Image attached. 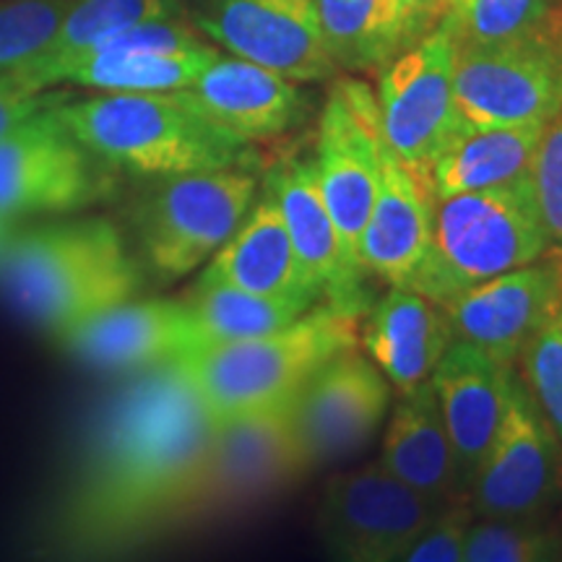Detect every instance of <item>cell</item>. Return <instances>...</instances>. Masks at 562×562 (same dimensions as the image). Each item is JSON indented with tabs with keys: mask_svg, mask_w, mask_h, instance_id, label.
<instances>
[{
	"mask_svg": "<svg viewBox=\"0 0 562 562\" xmlns=\"http://www.w3.org/2000/svg\"><path fill=\"white\" fill-rule=\"evenodd\" d=\"M211 432L175 360L140 370L89 435L58 513L63 550H128L186 521Z\"/></svg>",
	"mask_w": 562,
	"mask_h": 562,
	"instance_id": "6da1fadb",
	"label": "cell"
},
{
	"mask_svg": "<svg viewBox=\"0 0 562 562\" xmlns=\"http://www.w3.org/2000/svg\"><path fill=\"white\" fill-rule=\"evenodd\" d=\"M53 110L102 165L133 175L172 178L252 165L250 140L209 121L180 89L100 91Z\"/></svg>",
	"mask_w": 562,
	"mask_h": 562,
	"instance_id": "7a4b0ae2",
	"label": "cell"
},
{
	"mask_svg": "<svg viewBox=\"0 0 562 562\" xmlns=\"http://www.w3.org/2000/svg\"><path fill=\"white\" fill-rule=\"evenodd\" d=\"M0 281L26 321L58 339L79 323L133 300L138 266L110 222L50 224L5 243Z\"/></svg>",
	"mask_w": 562,
	"mask_h": 562,
	"instance_id": "3957f363",
	"label": "cell"
},
{
	"mask_svg": "<svg viewBox=\"0 0 562 562\" xmlns=\"http://www.w3.org/2000/svg\"><path fill=\"white\" fill-rule=\"evenodd\" d=\"M360 344V315L328 305L279 331L193 347L175 360L211 419L290 398L321 364Z\"/></svg>",
	"mask_w": 562,
	"mask_h": 562,
	"instance_id": "277c9868",
	"label": "cell"
},
{
	"mask_svg": "<svg viewBox=\"0 0 562 562\" xmlns=\"http://www.w3.org/2000/svg\"><path fill=\"white\" fill-rule=\"evenodd\" d=\"M550 250L531 178L438 199L425 261L406 290L448 302Z\"/></svg>",
	"mask_w": 562,
	"mask_h": 562,
	"instance_id": "5b68a950",
	"label": "cell"
},
{
	"mask_svg": "<svg viewBox=\"0 0 562 562\" xmlns=\"http://www.w3.org/2000/svg\"><path fill=\"white\" fill-rule=\"evenodd\" d=\"M256 175L240 167L157 178L136 209L140 256L154 277L175 281L209 261L256 201Z\"/></svg>",
	"mask_w": 562,
	"mask_h": 562,
	"instance_id": "8992f818",
	"label": "cell"
},
{
	"mask_svg": "<svg viewBox=\"0 0 562 562\" xmlns=\"http://www.w3.org/2000/svg\"><path fill=\"white\" fill-rule=\"evenodd\" d=\"M311 469L313 463L294 427L292 396L261 409L214 419L186 521L261 503L302 480Z\"/></svg>",
	"mask_w": 562,
	"mask_h": 562,
	"instance_id": "52a82bcc",
	"label": "cell"
},
{
	"mask_svg": "<svg viewBox=\"0 0 562 562\" xmlns=\"http://www.w3.org/2000/svg\"><path fill=\"white\" fill-rule=\"evenodd\" d=\"M453 97L463 123L550 125L562 115V11L542 30L487 47H456Z\"/></svg>",
	"mask_w": 562,
	"mask_h": 562,
	"instance_id": "ba28073f",
	"label": "cell"
},
{
	"mask_svg": "<svg viewBox=\"0 0 562 562\" xmlns=\"http://www.w3.org/2000/svg\"><path fill=\"white\" fill-rule=\"evenodd\" d=\"M381 140V108L372 89L357 79L336 81L321 112L315 172L344 252L362 273L368 271L360 263V243L378 193Z\"/></svg>",
	"mask_w": 562,
	"mask_h": 562,
	"instance_id": "9c48e42d",
	"label": "cell"
},
{
	"mask_svg": "<svg viewBox=\"0 0 562 562\" xmlns=\"http://www.w3.org/2000/svg\"><path fill=\"white\" fill-rule=\"evenodd\" d=\"M440 508L446 505L419 495L378 461L328 480L318 508V533L323 547L339 560H404Z\"/></svg>",
	"mask_w": 562,
	"mask_h": 562,
	"instance_id": "30bf717a",
	"label": "cell"
},
{
	"mask_svg": "<svg viewBox=\"0 0 562 562\" xmlns=\"http://www.w3.org/2000/svg\"><path fill=\"white\" fill-rule=\"evenodd\" d=\"M456 42L446 24L383 66L378 108L385 144L409 170L430 180L435 154L463 123L453 97Z\"/></svg>",
	"mask_w": 562,
	"mask_h": 562,
	"instance_id": "8fae6325",
	"label": "cell"
},
{
	"mask_svg": "<svg viewBox=\"0 0 562 562\" xmlns=\"http://www.w3.org/2000/svg\"><path fill=\"white\" fill-rule=\"evenodd\" d=\"M53 104L0 136L3 222L30 214L76 211L102 193V161L83 149L60 123Z\"/></svg>",
	"mask_w": 562,
	"mask_h": 562,
	"instance_id": "7c38bea8",
	"label": "cell"
},
{
	"mask_svg": "<svg viewBox=\"0 0 562 562\" xmlns=\"http://www.w3.org/2000/svg\"><path fill=\"white\" fill-rule=\"evenodd\" d=\"M558 446V435L524 378L513 375L501 430L469 490L472 513L490 518H539L560 490Z\"/></svg>",
	"mask_w": 562,
	"mask_h": 562,
	"instance_id": "4fadbf2b",
	"label": "cell"
},
{
	"mask_svg": "<svg viewBox=\"0 0 562 562\" xmlns=\"http://www.w3.org/2000/svg\"><path fill=\"white\" fill-rule=\"evenodd\" d=\"M193 16L195 26L235 58L284 79L307 83L336 74L315 0H195Z\"/></svg>",
	"mask_w": 562,
	"mask_h": 562,
	"instance_id": "5bb4252c",
	"label": "cell"
},
{
	"mask_svg": "<svg viewBox=\"0 0 562 562\" xmlns=\"http://www.w3.org/2000/svg\"><path fill=\"white\" fill-rule=\"evenodd\" d=\"M389 378L357 349L321 364L292 396L294 427L313 469L368 446L389 412Z\"/></svg>",
	"mask_w": 562,
	"mask_h": 562,
	"instance_id": "9a60e30c",
	"label": "cell"
},
{
	"mask_svg": "<svg viewBox=\"0 0 562 562\" xmlns=\"http://www.w3.org/2000/svg\"><path fill=\"white\" fill-rule=\"evenodd\" d=\"M560 305L562 258L558 250H547L537 261L469 286L442 302V311L451 323L453 341L472 344L513 368L526 341Z\"/></svg>",
	"mask_w": 562,
	"mask_h": 562,
	"instance_id": "2e32d148",
	"label": "cell"
},
{
	"mask_svg": "<svg viewBox=\"0 0 562 562\" xmlns=\"http://www.w3.org/2000/svg\"><path fill=\"white\" fill-rule=\"evenodd\" d=\"M55 341L89 368L128 372L178 360L195 347V331L186 302L125 300Z\"/></svg>",
	"mask_w": 562,
	"mask_h": 562,
	"instance_id": "e0dca14e",
	"label": "cell"
},
{
	"mask_svg": "<svg viewBox=\"0 0 562 562\" xmlns=\"http://www.w3.org/2000/svg\"><path fill=\"white\" fill-rule=\"evenodd\" d=\"M513 375L516 370L508 364L461 341H453L432 370L430 383L446 419L463 492L472 490L484 456L501 430Z\"/></svg>",
	"mask_w": 562,
	"mask_h": 562,
	"instance_id": "ac0fdd59",
	"label": "cell"
},
{
	"mask_svg": "<svg viewBox=\"0 0 562 562\" xmlns=\"http://www.w3.org/2000/svg\"><path fill=\"white\" fill-rule=\"evenodd\" d=\"M266 191L279 203L302 269L321 294L341 311L362 313L364 273L349 263L339 229L323 201L315 159H290L266 178Z\"/></svg>",
	"mask_w": 562,
	"mask_h": 562,
	"instance_id": "d6986e66",
	"label": "cell"
},
{
	"mask_svg": "<svg viewBox=\"0 0 562 562\" xmlns=\"http://www.w3.org/2000/svg\"><path fill=\"white\" fill-rule=\"evenodd\" d=\"M435 203L432 182L409 170L383 136L378 193L360 243L362 269L391 286H409L430 245Z\"/></svg>",
	"mask_w": 562,
	"mask_h": 562,
	"instance_id": "ffe728a7",
	"label": "cell"
},
{
	"mask_svg": "<svg viewBox=\"0 0 562 562\" xmlns=\"http://www.w3.org/2000/svg\"><path fill=\"white\" fill-rule=\"evenodd\" d=\"M180 91L209 121L245 140L279 136L305 115V97L294 81L235 55L211 60Z\"/></svg>",
	"mask_w": 562,
	"mask_h": 562,
	"instance_id": "44dd1931",
	"label": "cell"
},
{
	"mask_svg": "<svg viewBox=\"0 0 562 562\" xmlns=\"http://www.w3.org/2000/svg\"><path fill=\"white\" fill-rule=\"evenodd\" d=\"M201 281H216L237 290L315 302L323 297L313 279L302 269L286 232L279 203L263 188L235 235L214 252V261Z\"/></svg>",
	"mask_w": 562,
	"mask_h": 562,
	"instance_id": "7402d4cb",
	"label": "cell"
},
{
	"mask_svg": "<svg viewBox=\"0 0 562 562\" xmlns=\"http://www.w3.org/2000/svg\"><path fill=\"white\" fill-rule=\"evenodd\" d=\"M360 339L389 383L406 393L430 381L453 344V334L440 302L406 286H393L372 307Z\"/></svg>",
	"mask_w": 562,
	"mask_h": 562,
	"instance_id": "603a6c76",
	"label": "cell"
},
{
	"mask_svg": "<svg viewBox=\"0 0 562 562\" xmlns=\"http://www.w3.org/2000/svg\"><path fill=\"white\" fill-rule=\"evenodd\" d=\"M381 463L419 495L448 505L461 495L459 467L430 381L402 393L383 435Z\"/></svg>",
	"mask_w": 562,
	"mask_h": 562,
	"instance_id": "cb8c5ba5",
	"label": "cell"
},
{
	"mask_svg": "<svg viewBox=\"0 0 562 562\" xmlns=\"http://www.w3.org/2000/svg\"><path fill=\"white\" fill-rule=\"evenodd\" d=\"M547 125H472L461 123L435 154L430 182L435 199L484 191L529 175Z\"/></svg>",
	"mask_w": 562,
	"mask_h": 562,
	"instance_id": "d4e9b609",
	"label": "cell"
},
{
	"mask_svg": "<svg viewBox=\"0 0 562 562\" xmlns=\"http://www.w3.org/2000/svg\"><path fill=\"white\" fill-rule=\"evenodd\" d=\"M186 305L191 311L195 347H201V344L237 341L279 331L311 311L313 302L269 297L216 281H199Z\"/></svg>",
	"mask_w": 562,
	"mask_h": 562,
	"instance_id": "484cf974",
	"label": "cell"
},
{
	"mask_svg": "<svg viewBox=\"0 0 562 562\" xmlns=\"http://www.w3.org/2000/svg\"><path fill=\"white\" fill-rule=\"evenodd\" d=\"M178 16L182 0H70L50 45L26 63H58L140 21Z\"/></svg>",
	"mask_w": 562,
	"mask_h": 562,
	"instance_id": "4316f807",
	"label": "cell"
},
{
	"mask_svg": "<svg viewBox=\"0 0 562 562\" xmlns=\"http://www.w3.org/2000/svg\"><path fill=\"white\" fill-rule=\"evenodd\" d=\"M315 5L336 70H372L389 63L385 0H315Z\"/></svg>",
	"mask_w": 562,
	"mask_h": 562,
	"instance_id": "83f0119b",
	"label": "cell"
},
{
	"mask_svg": "<svg viewBox=\"0 0 562 562\" xmlns=\"http://www.w3.org/2000/svg\"><path fill=\"white\" fill-rule=\"evenodd\" d=\"M558 11V0H442L440 24L456 47H487L542 30Z\"/></svg>",
	"mask_w": 562,
	"mask_h": 562,
	"instance_id": "f1b7e54d",
	"label": "cell"
},
{
	"mask_svg": "<svg viewBox=\"0 0 562 562\" xmlns=\"http://www.w3.org/2000/svg\"><path fill=\"white\" fill-rule=\"evenodd\" d=\"M562 560V537L537 518H490L469 526L463 562Z\"/></svg>",
	"mask_w": 562,
	"mask_h": 562,
	"instance_id": "f546056e",
	"label": "cell"
},
{
	"mask_svg": "<svg viewBox=\"0 0 562 562\" xmlns=\"http://www.w3.org/2000/svg\"><path fill=\"white\" fill-rule=\"evenodd\" d=\"M70 0H0V74L50 45Z\"/></svg>",
	"mask_w": 562,
	"mask_h": 562,
	"instance_id": "4dcf8cb0",
	"label": "cell"
},
{
	"mask_svg": "<svg viewBox=\"0 0 562 562\" xmlns=\"http://www.w3.org/2000/svg\"><path fill=\"white\" fill-rule=\"evenodd\" d=\"M524 383L562 446V305L518 355Z\"/></svg>",
	"mask_w": 562,
	"mask_h": 562,
	"instance_id": "1f68e13d",
	"label": "cell"
},
{
	"mask_svg": "<svg viewBox=\"0 0 562 562\" xmlns=\"http://www.w3.org/2000/svg\"><path fill=\"white\" fill-rule=\"evenodd\" d=\"M529 178L547 245L550 250H562V115L547 125Z\"/></svg>",
	"mask_w": 562,
	"mask_h": 562,
	"instance_id": "d6a6232c",
	"label": "cell"
},
{
	"mask_svg": "<svg viewBox=\"0 0 562 562\" xmlns=\"http://www.w3.org/2000/svg\"><path fill=\"white\" fill-rule=\"evenodd\" d=\"M469 526H472V510L446 505L409 547L404 562H463Z\"/></svg>",
	"mask_w": 562,
	"mask_h": 562,
	"instance_id": "836d02e7",
	"label": "cell"
},
{
	"mask_svg": "<svg viewBox=\"0 0 562 562\" xmlns=\"http://www.w3.org/2000/svg\"><path fill=\"white\" fill-rule=\"evenodd\" d=\"M442 19V0H385L389 60L427 37Z\"/></svg>",
	"mask_w": 562,
	"mask_h": 562,
	"instance_id": "e575fe53",
	"label": "cell"
},
{
	"mask_svg": "<svg viewBox=\"0 0 562 562\" xmlns=\"http://www.w3.org/2000/svg\"><path fill=\"white\" fill-rule=\"evenodd\" d=\"M53 102L55 97L47 94V91L30 89L11 70L0 74V136L24 121V117L34 115L42 108H50Z\"/></svg>",
	"mask_w": 562,
	"mask_h": 562,
	"instance_id": "d590c367",
	"label": "cell"
},
{
	"mask_svg": "<svg viewBox=\"0 0 562 562\" xmlns=\"http://www.w3.org/2000/svg\"><path fill=\"white\" fill-rule=\"evenodd\" d=\"M5 224H9V222L0 220V245H3V240H5Z\"/></svg>",
	"mask_w": 562,
	"mask_h": 562,
	"instance_id": "8d00e7d4",
	"label": "cell"
},
{
	"mask_svg": "<svg viewBox=\"0 0 562 562\" xmlns=\"http://www.w3.org/2000/svg\"><path fill=\"white\" fill-rule=\"evenodd\" d=\"M558 252H560V258H562V250H558Z\"/></svg>",
	"mask_w": 562,
	"mask_h": 562,
	"instance_id": "74e56055",
	"label": "cell"
}]
</instances>
